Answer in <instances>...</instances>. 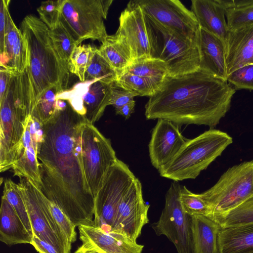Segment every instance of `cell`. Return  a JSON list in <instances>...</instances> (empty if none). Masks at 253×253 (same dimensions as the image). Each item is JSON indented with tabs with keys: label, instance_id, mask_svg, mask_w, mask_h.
<instances>
[{
	"label": "cell",
	"instance_id": "obj_1",
	"mask_svg": "<svg viewBox=\"0 0 253 253\" xmlns=\"http://www.w3.org/2000/svg\"><path fill=\"white\" fill-rule=\"evenodd\" d=\"M85 118L69 103L43 125L38 152L39 189L76 226L93 225L94 198L87 184L82 158L81 126Z\"/></svg>",
	"mask_w": 253,
	"mask_h": 253
},
{
	"label": "cell",
	"instance_id": "obj_2",
	"mask_svg": "<svg viewBox=\"0 0 253 253\" xmlns=\"http://www.w3.org/2000/svg\"><path fill=\"white\" fill-rule=\"evenodd\" d=\"M236 89L227 81L202 70L168 76L145 105L147 119H163L178 125L216 126L230 108Z\"/></svg>",
	"mask_w": 253,
	"mask_h": 253
},
{
	"label": "cell",
	"instance_id": "obj_3",
	"mask_svg": "<svg viewBox=\"0 0 253 253\" xmlns=\"http://www.w3.org/2000/svg\"><path fill=\"white\" fill-rule=\"evenodd\" d=\"M20 29L27 44L25 72L32 113L36 103L47 90L54 86L62 91L67 89L70 72L50 36L49 29L40 18L33 15L26 16Z\"/></svg>",
	"mask_w": 253,
	"mask_h": 253
},
{
	"label": "cell",
	"instance_id": "obj_4",
	"mask_svg": "<svg viewBox=\"0 0 253 253\" xmlns=\"http://www.w3.org/2000/svg\"><path fill=\"white\" fill-rule=\"evenodd\" d=\"M29 94L25 78L13 76L0 99V171L11 169L29 115Z\"/></svg>",
	"mask_w": 253,
	"mask_h": 253
},
{
	"label": "cell",
	"instance_id": "obj_5",
	"mask_svg": "<svg viewBox=\"0 0 253 253\" xmlns=\"http://www.w3.org/2000/svg\"><path fill=\"white\" fill-rule=\"evenodd\" d=\"M232 142L226 132L206 131L187 140L173 159L158 169L160 176L175 182L195 179Z\"/></svg>",
	"mask_w": 253,
	"mask_h": 253
},
{
	"label": "cell",
	"instance_id": "obj_6",
	"mask_svg": "<svg viewBox=\"0 0 253 253\" xmlns=\"http://www.w3.org/2000/svg\"><path fill=\"white\" fill-rule=\"evenodd\" d=\"M145 20L151 58L163 61L169 76H180L199 69L198 43L183 38L146 14Z\"/></svg>",
	"mask_w": 253,
	"mask_h": 253
},
{
	"label": "cell",
	"instance_id": "obj_7",
	"mask_svg": "<svg viewBox=\"0 0 253 253\" xmlns=\"http://www.w3.org/2000/svg\"><path fill=\"white\" fill-rule=\"evenodd\" d=\"M200 195L208 207L210 219L236 208L253 195V161L229 168Z\"/></svg>",
	"mask_w": 253,
	"mask_h": 253
},
{
	"label": "cell",
	"instance_id": "obj_8",
	"mask_svg": "<svg viewBox=\"0 0 253 253\" xmlns=\"http://www.w3.org/2000/svg\"><path fill=\"white\" fill-rule=\"evenodd\" d=\"M112 0H64L60 21L77 45L87 39L102 42L108 36L104 24Z\"/></svg>",
	"mask_w": 253,
	"mask_h": 253
},
{
	"label": "cell",
	"instance_id": "obj_9",
	"mask_svg": "<svg viewBox=\"0 0 253 253\" xmlns=\"http://www.w3.org/2000/svg\"><path fill=\"white\" fill-rule=\"evenodd\" d=\"M81 146L84 174L95 198L109 169L118 159L110 140L86 119L81 126Z\"/></svg>",
	"mask_w": 253,
	"mask_h": 253
},
{
	"label": "cell",
	"instance_id": "obj_10",
	"mask_svg": "<svg viewBox=\"0 0 253 253\" xmlns=\"http://www.w3.org/2000/svg\"><path fill=\"white\" fill-rule=\"evenodd\" d=\"M18 184L28 211L33 236L54 246L60 253H70L69 242L51 213L48 199L30 180L22 178Z\"/></svg>",
	"mask_w": 253,
	"mask_h": 253
},
{
	"label": "cell",
	"instance_id": "obj_11",
	"mask_svg": "<svg viewBox=\"0 0 253 253\" xmlns=\"http://www.w3.org/2000/svg\"><path fill=\"white\" fill-rule=\"evenodd\" d=\"M135 178L128 167L118 159L94 198L93 225L112 231L121 200Z\"/></svg>",
	"mask_w": 253,
	"mask_h": 253
},
{
	"label": "cell",
	"instance_id": "obj_12",
	"mask_svg": "<svg viewBox=\"0 0 253 253\" xmlns=\"http://www.w3.org/2000/svg\"><path fill=\"white\" fill-rule=\"evenodd\" d=\"M181 186L174 181L165 197V205L159 219L152 224L158 236H166L177 253H192L191 216L184 210L179 198Z\"/></svg>",
	"mask_w": 253,
	"mask_h": 253
},
{
	"label": "cell",
	"instance_id": "obj_13",
	"mask_svg": "<svg viewBox=\"0 0 253 253\" xmlns=\"http://www.w3.org/2000/svg\"><path fill=\"white\" fill-rule=\"evenodd\" d=\"M145 14L191 42L198 43L200 29L193 12L178 0H135Z\"/></svg>",
	"mask_w": 253,
	"mask_h": 253
},
{
	"label": "cell",
	"instance_id": "obj_14",
	"mask_svg": "<svg viewBox=\"0 0 253 253\" xmlns=\"http://www.w3.org/2000/svg\"><path fill=\"white\" fill-rule=\"evenodd\" d=\"M114 83L100 80L81 82L59 93L56 99L67 101L78 113L93 124L109 105Z\"/></svg>",
	"mask_w": 253,
	"mask_h": 253
},
{
	"label": "cell",
	"instance_id": "obj_15",
	"mask_svg": "<svg viewBox=\"0 0 253 253\" xmlns=\"http://www.w3.org/2000/svg\"><path fill=\"white\" fill-rule=\"evenodd\" d=\"M43 137V125L30 115L26 120L23 135L11 168L14 176L29 179L38 188L40 177L37 156Z\"/></svg>",
	"mask_w": 253,
	"mask_h": 253
},
{
	"label": "cell",
	"instance_id": "obj_16",
	"mask_svg": "<svg viewBox=\"0 0 253 253\" xmlns=\"http://www.w3.org/2000/svg\"><path fill=\"white\" fill-rule=\"evenodd\" d=\"M149 207L143 200L141 183L136 177L121 200L112 231L136 242L143 227L149 223Z\"/></svg>",
	"mask_w": 253,
	"mask_h": 253
},
{
	"label": "cell",
	"instance_id": "obj_17",
	"mask_svg": "<svg viewBox=\"0 0 253 253\" xmlns=\"http://www.w3.org/2000/svg\"><path fill=\"white\" fill-rule=\"evenodd\" d=\"M114 35L128 48L134 61L151 58L145 14L135 0L130 1L119 17Z\"/></svg>",
	"mask_w": 253,
	"mask_h": 253
},
{
	"label": "cell",
	"instance_id": "obj_18",
	"mask_svg": "<svg viewBox=\"0 0 253 253\" xmlns=\"http://www.w3.org/2000/svg\"><path fill=\"white\" fill-rule=\"evenodd\" d=\"M187 140L182 135L178 125L168 120L158 119L149 144V156L153 166L159 169L170 162Z\"/></svg>",
	"mask_w": 253,
	"mask_h": 253
},
{
	"label": "cell",
	"instance_id": "obj_19",
	"mask_svg": "<svg viewBox=\"0 0 253 253\" xmlns=\"http://www.w3.org/2000/svg\"><path fill=\"white\" fill-rule=\"evenodd\" d=\"M80 238L101 253H142L144 246L116 231H106L94 225L78 226Z\"/></svg>",
	"mask_w": 253,
	"mask_h": 253
},
{
	"label": "cell",
	"instance_id": "obj_20",
	"mask_svg": "<svg viewBox=\"0 0 253 253\" xmlns=\"http://www.w3.org/2000/svg\"><path fill=\"white\" fill-rule=\"evenodd\" d=\"M199 69L226 81V45L217 37L200 28L198 40Z\"/></svg>",
	"mask_w": 253,
	"mask_h": 253
},
{
	"label": "cell",
	"instance_id": "obj_21",
	"mask_svg": "<svg viewBox=\"0 0 253 253\" xmlns=\"http://www.w3.org/2000/svg\"><path fill=\"white\" fill-rule=\"evenodd\" d=\"M227 76L243 66L253 63V25L228 31L225 40Z\"/></svg>",
	"mask_w": 253,
	"mask_h": 253
},
{
	"label": "cell",
	"instance_id": "obj_22",
	"mask_svg": "<svg viewBox=\"0 0 253 253\" xmlns=\"http://www.w3.org/2000/svg\"><path fill=\"white\" fill-rule=\"evenodd\" d=\"M27 44L21 31L9 13L7 16L3 52L0 54V66L18 73L25 71L28 61Z\"/></svg>",
	"mask_w": 253,
	"mask_h": 253
},
{
	"label": "cell",
	"instance_id": "obj_23",
	"mask_svg": "<svg viewBox=\"0 0 253 253\" xmlns=\"http://www.w3.org/2000/svg\"><path fill=\"white\" fill-rule=\"evenodd\" d=\"M191 11L200 28L222 40L225 43L228 32L225 9L219 0H192Z\"/></svg>",
	"mask_w": 253,
	"mask_h": 253
},
{
	"label": "cell",
	"instance_id": "obj_24",
	"mask_svg": "<svg viewBox=\"0 0 253 253\" xmlns=\"http://www.w3.org/2000/svg\"><path fill=\"white\" fill-rule=\"evenodd\" d=\"M220 228L206 216H191L192 253H219L217 238Z\"/></svg>",
	"mask_w": 253,
	"mask_h": 253
},
{
	"label": "cell",
	"instance_id": "obj_25",
	"mask_svg": "<svg viewBox=\"0 0 253 253\" xmlns=\"http://www.w3.org/2000/svg\"><path fill=\"white\" fill-rule=\"evenodd\" d=\"M0 241L8 245L30 244L33 237L29 233L13 207L1 197L0 210Z\"/></svg>",
	"mask_w": 253,
	"mask_h": 253
},
{
	"label": "cell",
	"instance_id": "obj_26",
	"mask_svg": "<svg viewBox=\"0 0 253 253\" xmlns=\"http://www.w3.org/2000/svg\"><path fill=\"white\" fill-rule=\"evenodd\" d=\"M217 243L219 253H253V223L220 228Z\"/></svg>",
	"mask_w": 253,
	"mask_h": 253
},
{
	"label": "cell",
	"instance_id": "obj_27",
	"mask_svg": "<svg viewBox=\"0 0 253 253\" xmlns=\"http://www.w3.org/2000/svg\"><path fill=\"white\" fill-rule=\"evenodd\" d=\"M101 43L98 51L115 71L118 78L133 63L130 52L115 35H108Z\"/></svg>",
	"mask_w": 253,
	"mask_h": 253
},
{
	"label": "cell",
	"instance_id": "obj_28",
	"mask_svg": "<svg viewBox=\"0 0 253 253\" xmlns=\"http://www.w3.org/2000/svg\"><path fill=\"white\" fill-rule=\"evenodd\" d=\"M219 0L225 9L228 31L253 25V0Z\"/></svg>",
	"mask_w": 253,
	"mask_h": 253
},
{
	"label": "cell",
	"instance_id": "obj_29",
	"mask_svg": "<svg viewBox=\"0 0 253 253\" xmlns=\"http://www.w3.org/2000/svg\"><path fill=\"white\" fill-rule=\"evenodd\" d=\"M125 72L146 78L159 89L169 76L166 63L161 60L153 58L134 61Z\"/></svg>",
	"mask_w": 253,
	"mask_h": 253
},
{
	"label": "cell",
	"instance_id": "obj_30",
	"mask_svg": "<svg viewBox=\"0 0 253 253\" xmlns=\"http://www.w3.org/2000/svg\"><path fill=\"white\" fill-rule=\"evenodd\" d=\"M221 228L234 227L253 223V195L228 212L211 218Z\"/></svg>",
	"mask_w": 253,
	"mask_h": 253
},
{
	"label": "cell",
	"instance_id": "obj_31",
	"mask_svg": "<svg viewBox=\"0 0 253 253\" xmlns=\"http://www.w3.org/2000/svg\"><path fill=\"white\" fill-rule=\"evenodd\" d=\"M2 198L5 199L13 207L29 233L33 237L28 211L18 184L10 179L5 180Z\"/></svg>",
	"mask_w": 253,
	"mask_h": 253
},
{
	"label": "cell",
	"instance_id": "obj_32",
	"mask_svg": "<svg viewBox=\"0 0 253 253\" xmlns=\"http://www.w3.org/2000/svg\"><path fill=\"white\" fill-rule=\"evenodd\" d=\"M98 48L90 44H80L73 50L68 61L69 72L81 82L85 81V73Z\"/></svg>",
	"mask_w": 253,
	"mask_h": 253
},
{
	"label": "cell",
	"instance_id": "obj_33",
	"mask_svg": "<svg viewBox=\"0 0 253 253\" xmlns=\"http://www.w3.org/2000/svg\"><path fill=\"white\" fill-rule=\"evenodd\" d=\"M114 84L126 90L135 92L138 96L154 95L159 88L146 78L125 72L119 77Z\"/></svg>",
	"mask_w": 253,
	"mask_h": 253
},
{
	"label": "cell",
	"instance_id": "obj_34",
	"mask_svg": "<svg viewBox=\"0 0 253 253\" xmlns=\"http://www.w3.org/2000/svg\"><path fill=\"white\" fill-rule=\"evenodd\" d=\"M63 91L54 86L45 92L35 104L31 115L42 124L47 123L55 115L57 95Z\"/></svg>",
	"mask_w": 253,
	"mask_h": 253
},
{
	"label": "cell",
	"instance_id": "obj_35",
	"mask_svg": "<svg viewBox=\"0 0 253 253\" xmlns=\"http://www.w3.org/2000/svg\"><path fill=\"white\" fill-rule=\"evenodd\" d=\"M117 79L115 71L101 56L97 48L86 70L85 81L100 80L114 83Z\"/></svg>",
	"mask_w": 253,
	"mask_h": 253
},
{
	"label": "cell",
	"instance_id": "obj_36",
	"mask_svg": "<svg viewBox=\"0 0 253 253\" xmlns=\"http://www.w3.org/2000/svg\"><path fill=\"white\" fill-rule=\"evenodd\" d=\"M49 35L60 56L67 64L73 50L78 46L74 38L61 21L54 28L49 29Z\"/></svg>",
	"mask_w": 253,
	"mask_h": 253
},
{
	"label": "cell",
	"instance_id": "obj_37",
	"mask_svg": "<svg viewBox=\"0 0 253 253\" xmlns=\"http://www.w3.org/2000/svg\"><path fill=\"white\" fill-rule=\"evenodd\" d=\"M179 198L184 211L190 216H208V207L200 194L192 193L184 186L181 187Z\"/></svg>",
	"mask_w": 253,
	"mask_h": 253
},
{
	"label": "cell",
	"instance_id": "obj_38",
	"mask_svg": "<svg viewBox=\"0 0 253 253\" xmlns=\"http://www.w3.org/2000/svg\"><path fill=\"white\" fill-rule=\"evenodd\" d=\"M64 0L42 1L37 8L40 19L49 29L56 27L60 21Z\"/></svg>",
	"mask_w": 253,
	"mask_h": 253
},
{
	"label": "cell",
	"instance_id": "obj_39",
	"mask_svg": "<svg viewBox=\"0 0 253 253\" xmlns=\"http://www.w3.org/2000/svg\"><path fill=\"white\" fill-rule=\"evenodd\" d=\"M226 81L236 90H253V63L237 69L227 75Z\"/></svg>",
	"mask_w": 253,
	"mask_h": 253
},
{
	"label": "cell",
	"instance_id": "obj_40",
	"mask_svg": "<svg viewBox=\"0 0 253 253\" xmlns=\"http://www.w3.org/2000/svg\"><path fill=\"white\" fill-rule=\"evenodd\" d=\"M53 217L61 230L71 244L76 240V226L69 217L55 204L48 199Z\"/></svg>",
	"mask_w": 253,
	"mask_h": 253
},
{
	"label": "cell",
	"instance_id": "obj_41",
	"mask_svg": "<svg viewBox=\"0 0 253 253\" xmlns=\"http://www.w3.org/2000/svg\"><path fill=\"white\" fill-rule=\"evenodd\" d=\"M138 95L116 85L114 83L112 87L109 105H112L115 111L124 105L134 101V97Z\"/></svg>",
	"mask_w": 253,
	"mask_h": 253
},
{
	"label": "cell",
	"instance_id": "obj_42",
	"mask_svg": "<svg viewBox=\"0 0 253 253\" xmlns=\"http://www.w3.org/2000/svg\"><path fill=\"white\" fill-rule=\"evenodd\" d=\"M10 0H1L0 2V52H3L7 16L9 13L8 6Z\"/></svg>",
	"mask_w": 253,
	"mask_h": 253
},
{
	"label": "cell",
	"instance_id": "obj_43",
	"mask_svg": "<svg viewBox=\"0 0 253 253\" xmlns=\"http://www.w3.org/2000/svg\"><path fill=\"white\" fill-rule=\"evenodd\" d=\"M0 99H1L8 87L14 71L2 66H0Z\"/></svg>",
	"mask_w": 253,
	"mask_h": 253
},
{
	"label": "cell",
	"instance_id": "obj_44",
	"mask_svg": "<svg viewBox=\"0 0 253 253\" xmlns=\"http://www.w3.org/2000/svg\"><path fill=\"white\" fill-rule=\"evenodd\" d=\"M31 244L39 253H60L53 245L33 236Z\"/></svg>",
	"mask_w": 253,
	"mask_h": 253
},
{
	"label": "cell",
	"instance_id": "obj_45",
	"mask_svg": "<svg viewBox=\"0 0 253 253\" xmlns=\"http://www.w3.org/2000/svg\"><path fill=\"white\" fill-rule=\"evenodd\" d=\"M135 105V101L128 103L118 110H116V114L117 115H121L126 119H128L131 114L134 112Z\"/></svg>",
	"mask_w": 253,
	"mask_h": 253
},
{
	"label": "cell",
	"instance_id": "obj_46",
	"mask_svg": "<svg viewBox=\"0 0 253 253\" xmlns=\"http://www.w3.org/2000/svg\"><path fill=\"white\" fill-rule=\"evenodd\" d=\"M82 245L75 253H101L92 245L87 242H82Z\"/></svg>",
	"mask_w": 253,
	"mask_h": 253
},
{
	"label": "cell",
	"instance_id": "obj_47",
	"mask_svg": "<svg viewBox=\"0 0 253 253\" xmlns=\"http://www.w3.org/2000/svg\"></svg>",
	"mask_w": 253,
	"mask_h": 253
}]
</instances>
